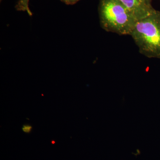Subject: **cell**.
Returning <instances> with one entry per match:
<instances>
[{"instance_id": "52a82bcc", "label": "cell", "mask_w": 160, "mask_h": 160, "mask_svg": "<svg viewBox=\"0 0 160 160\" xmlns=\"http://www.w3.org/2000/svg\"><path fill=\"white\" fill-rule=\"evenodd\" d=\"M145 1H146L147 2H148L151 3V2L152 0H145Z\"/></svg>"}, {"instance_id": "3957f363", "label": "cell", "mask_w": 160, "mask_h": 160, "mask_svg": "<svg viewBox=\"0 0 160 160\" xmlns=\"http://www.w3.org/2000/svg\"><path fill=\"white\" fill-rule=\"evenodd\" d=\"M138 21L148 16L155 9L145 0H119Z\"/></svg>"}, {"instance_id": "8992f818", "label": "cell", "mask_w": 160, "mask_h": 160, "mask_svg": "<svg viewBox=\"0 0 160 160\" xmlns=\"http://www.w3.org/2000/svg\"><path fill=\"white\" fill-rule=\"evenodd\" d=\"M61 2L67 5H73L76 4L81 0H60Z\"/></svg>"}, {"instance_id": "6da1fadb", "label": "cell", "mask_w": 160, "mask_h": 160, "mask_svg": "<svg viewBox=\"0 0 160 160\" xmlns=\"http://www.w3.org/2000/svg\"><path fill=\"white\" fill-rule=\"evenodd\" d=\"M98 11L102 29L120 35H130L138 21L119 0H100Z\"/></svg>"}, {"instance_id": "5b68a950", "label": "cell", "mask_w": 160, "mask_h": 160, "mask_svg": "<svg viewBox=\"0 0 160 160\" xmlns=\"http://www.w3.org/2000/svg\"><path fill=\"white\" fill-rule=\"evenodd\" d=\"M32 129V126L30 125H24L22 126V130L23 132L26 133H29Z\"/></svg>"}, {"instance_id": "ba28073f", "label": "cell", "mask_w": 160, "mask_h": 160, "mask_svg": "<svg viewBox=\"0 0 160 160\" xmlns=\"http://www.w3.org/2000/svg\"><path fill=\"white\" fill-rule=\"evenodd\" d=\"M1 1V2H2V0H0Z\"/></svg>"}, {"instance_id": "277c9868", "label": "cell", "mask_w": 160, "mask_h": 160, "mask_svg": "<svg viewBox=\"0 0 160 160\" xmlns=\"http://www.w3.org/2000/svg\"><path fill=\"white\" fill-rule=\"evenodd\" d=\"M29 0H18L16 5L15 8L17 10L19 11L27 12L30 16H32V12L29 8Z\"/></svg>"}, {"instance_id": "7a4b0ae2", "label": "cell", "mask_w": 160, "mask_h": 160, "mask_svg": "<svg viewBox=\"0 0 160 160\" xmlns=\"http://www.w3.org/2000/svg\"><path fill=\"white\" fill-rule=\"evenodd\" d=\"M130 35L141 54L160 59V11H154L138 20Z\"/></svg>"}]
</instances>
